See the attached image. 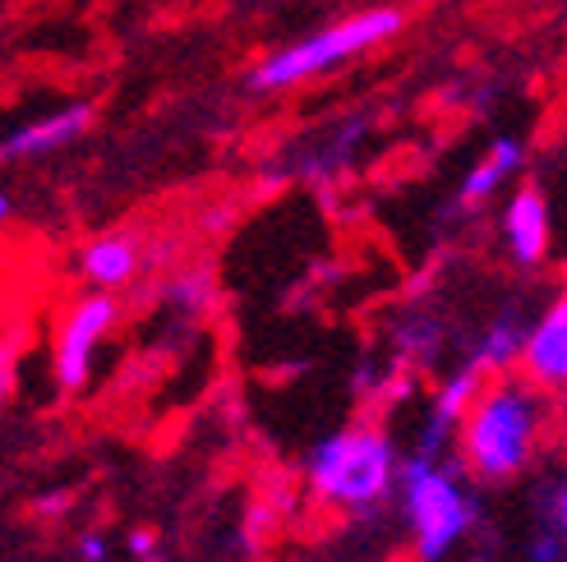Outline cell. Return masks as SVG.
I'll return each instance as SVG.
<instances>
[{
    "label": "cell",
    "mask_w": 567,
    "mask_h": 562,
    "mask_svg": "<svg viewBox=\"0 0 567 562\" xmlns=\"http://www.w3.org/2000/svg\"><path fill=\"white\" fill-rule=\"evenodd\" d=\"M549 429V392L526 374H498L480 387L457 429V461L475 485H513L540 457Z\"/></svg>",
    "instance_id": "1"
},
{
    "label": "cell",
    "mask_w": 567,
    "mask_h": 562,
    "mask_svg": "<svg viewBox=\"0 0 567 562\" xmlns=\"http://www.w3.org/2000/svg\"><path fill=\"white\" fill-rule=\"evenodd\" d=\"M406 457L379 425H347L323 434L305 457V493L319 502L323 512L360 517L374 512L402 485Z\"/></svg>",
    "instance_id": "2"
},
{
    "label": "cell",
    "mask_w": 567,
    "mask_h": 562,
    "mask_svg": "<svg viewBox=\"0 0 567 562\" xmlns=\"http://www.w3.org/2000/svg\"><path fill=\"white\" fill-rule=\"evenodd\" d=\"M402 517L411 530L415 562H447L475 530V498L466 489V466L434 452H411L402 466Z\"/></svg>",
    "instance_id": "3"
},
{
    "label": "cell",
    "mask_w": 567,
    "mask_h": 562,
    "mask_svg": "<svg viewBox=\"0 0 567 562\" xmlns=\"http://www.w3.org/2000/svg\"><path fill=\"white\" fill-rule=\"evenodd\" d=\"M402 33V10L379 6V10H355L347 19H337L328 28H315L287 46L268 51L259 65L249 70V89L254 93H287L300 83H315L332 70H342L351 61H360L364 51H374L383 42H392Z\"/></svg>",
    "instance_id": "4"
},
{
    "label": "cell",
    "mask_w": 567,
    "mask_h": 562,
    "mask_svg": "<svg viewBox=\"0 0 567 562\" xmlns=\"http://www.w3.org/2000/svg\"><path fill=\"white\" fill-rule=\"evenodd\" d=\"M116 323H121V304L111 291H89L65 309L61 327H55V342H51V374L65 392L89 387L97 355L106 346V336L116 332Z\"/></svg>",
    "instance_id": "5"
},
{
    "label": "cell",
    "mask_w": 567,
    "mask_h": 562,
    "mask_svg": "<svg viewBox=\"0 0 567 562\" xmlns=\"http://www.w3.org/2000/svg\"><path fill=\"white\" fill-rule=\"evenodd\" d=\"M522 374L549 397H567V287H558L554 300H545V309L530 319Z\"/></svg>",
    "instance_id": "6"
},
{
    "label": "cell",
    "mask_w": 567,
    "mask_h": 562,
    "mask_svg": "<svg viewBox=\"0 0 567 562\" xmlns=\"http://www.w3.org/2000/svg\"><path fill=\"white\" fill-rule=\"evenodd\" d=\"M498 236L507 259L517 268L535 272L549 259V240H554V217H549V199L535 185H522L507 194V204L498 212Z\"/></svg>",
    "instance_id": "7"
},
{
    "label": "cell",
    "mask_w": 567,
    "mask_h": 562,
    "mask_svg": "<svg viewBox=\"0 0 567 562\" xmlns=\"http://www.w3.org/2000/svg\"><path fill=\"white\" fill-rule=\"evenodd\" d=\"M89 129H93V106L89 102H65V106L47 111V116L14 125L6 138H0V157L6 162H38V157H51V153H65Z\"/></svg>",
    "instance_id": "8"
},
{
    "label": "cell",
    "mask_w": 567,
    "mask_h": 562,
    "mask_svg": "<svg viewBox=\"0 0 567 562\" xmlns=\"http://www.w3.org/2000/svg\"><path fill=\"white\" fill-rule=\"evenodd\" d=\"M489 383L485 370H475V364L466 360L457 374H447L439 387H434V397H430V410H424V425H420V443H415V452H434V457H447V447H457V429H462V419L466 410L475 406L480 397V387Z\"/></svg>",
    "instance_id": "9"
},
{
    "label": "cell",
    "mask_w": 567,
    "mask_h": 562,
    "mask_svg": "<svg viewBox=\"0 0 567 562\" xmlns=\"http://www.w3.org/2000/svg\"><path fill=\"white\" fill-rule=\"evenodd\" d=\"M74 268H79V277L89 281L93 291H111V295H116L121 287H130V281L138 277V268H144V240L130 236V231L93 236L89 244L79 249Z\"/></svg>",
    "instance_id": "10"
},
{
    "label": "cell",
    "mask_w": 567,
    "mask_h": 562,
    "mask_svg": "<svg viewBox=\"0 0 567 562\" xmlns=\"http://www.w3.org/2000/svg\"><path fill=\"white\" fill-rule=\"evenodd\" d=\"M526 332H530V323L522 314H513V309H503V314H494L485 327H480L475 346H471V364H475V370H485L489 378L522 370Z\"/></svg>",
    "instance_id": "11"
},
{
    "label": "cell",
    "mask_w": 567,
    "mask_h": 562,
    "mask_svg": "<svg viewBox=\"0 0 567 562\" xmlns=\"http://www.w3.org/2000/svg\"><path fill=\"white\" fill-rule=\"evenodd\" d=\"M522 144H517V138H494V144L485 148V157H480L475 166H471V171L462 176V189H457V199L466 204V208H480V204H489L494 199V194L507 185V180H513L517 171H522Z\"/></svg>",
    "instance_id": "12"
},
{
    "label": "cell",
    "mask_w": 567,
    "mask_h": 562,
    "mask_svg": "<svg viewBox=\"0 0 567 562\" xmlns=\"http://www.w3.org/2000/svg\"><path fill=\"white\" fill-rule=\"evenodd\" d=\"M396 355H402V370H415V364H430L439 351V327L430 319H411L402 332H396Z\"/></svg>",
    "instance_id": "13"
},
{
    "label": "cell",
    "mask_w": 567,
    "mask_h": 562,
    "mask_svg": "<svg viewBox=\"0 0 567 562\" xmlns=\"http://www.w3.org/2000/svg\"><path fill=\"white\" fill-rule=\"evenodd\" d=\"M166 300H172L176 309H185V314H204V309L213 304V281L189 268V272L166 281Z\"/></svg>",
    "instance_id": "14"
},
{
    "label": "cell",
    "mask_w": 567,
    "mask_h": 562,
    "mask_svg": "<svg viewBox=\"0 0 567 562\" xmlns=\"http://www.w3.org/2000/svg\"><path fill=\"white\" fill-rule=\"evenodd\" d=\"M563 549H567V535L558 525H545V530H535V535H530L526 558L530 562H563Z\"/></svg>",
    "instance_id": "15"
},
{
    "label": "cell",
    "mask_w": 567,
    "mask_h": 562,
    "mask_svg": "<svg viewBox=\"0 0 567 562\" xmlns=\"http://www.w3.org/2000/svg\"><path fill=\"white\" fill-rule=\"evenodd\" d=\"M125 553H130L134 562H148V558L162 553V535H157L153 525H134L130 535H125Z\"/></svg>",
    "instance_id": "16"
},
{
    "label": "cell",
    "mask_w": 567,
    "mask_h": 562,
    "mask_svg": "<svg viewBox=\"0 0 567 562\" xmlns=\"http://www.w3.org/2000/svg\"><path fill=\"white\" fill-rule=\"evenodd\" d=\"M74 549H79V562H111V540L102 530H83Z\"/></svg>",
    "instance_id": "17"
},
{
    "label": "cell",
    "mask_w": 567,
    "mask_h": 562,
    "mask_svg": "<svg viewBox=\"0 0 567 562\" xmlns=\"http://www.w3.org/2000/svg\"><path fill=\"white\" fill-rule=\"evenodd\" d=\"M549 525H558L567 535V485H558L554 498H549Z\"/></svg>",
    "instance_id": "18"
},
{
    "label": "cell",
    "mask_w": 567,
    "mask_h": 562,
    "mask_svg": "<svg viewBox=\"0 0 567 562\" xmlns=\"http://www.w3.org/2000/svg\"><path fill=\"white\" fill-rule=\"evenodd\" d=\"M466 562H485V558H466Z\"/></svg>",
    "instance_id": "19"
}]
</instances>
